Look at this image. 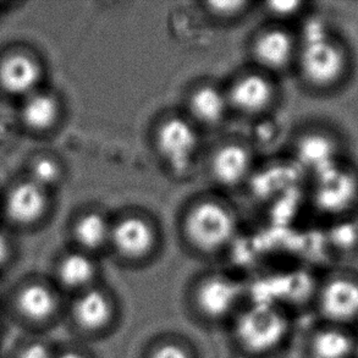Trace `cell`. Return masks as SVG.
Here are the masks:
<instances>
[{
	"instance_id": "1",
	"label": "cell",
	"mask_w": 358,
	"mask_h": 358,
	"mask_svg": "<svg viewBox=\"0 0 358 358\" xmlns=\"http://www.w3.org/2000/svg\"><path fill=\"white\" fill-rule=\"evenodd\" d=\"M296 54V73L308 92L335 97L349 91L358 73L352 41L333 21L310 16L302 26Z\"/></svg>"
},
{
	"instance_id": "2",
	"label": "cell",
	"mask_w": 358,
	"mask_h": 358,
	"mask_svg": "<svg viewBox=\"0 0 358 358\" xmlns=\"http://www.w3.org/2000/svg\"><path fill=\"white\" fill-rule=\"evenodd\" d=\"M66 301L47 274L32 271L0 294V313L21 334L49 335L63 325Z\"/></svg>"
},
{
	"instance_id": "3",
	"label": "cell",
	"mask_w": 358,
	"mask_h": 358,
	"mask_svg": "<svg viewBox=\"0 0 358 358\" xmlns=\"http://www.w3.org/2000/svg\"><path fill=\"white\" fill-rule=\"evenodd\" d=\"M225 329L231 348L242 357L271 358L290 343L294 320L285 306L248 299Z\"/></svg>"
},
{
	"instance_id": "4",
	"label": "cell",
	"mask_w": 358,
	"mask_h": 358,
	"mask_svg": "<svg viewBox=\"0 0 358 358\" xmlns=\"http://www.w3.org/2000/svg\"><path fill=\"white\" fill-rule=\"evenodd\" d=\"M248 300L246 286L234 276L207 271L196 276L185 291L184 308L189 320L206 329L227 328Z\"/></svg>"
},
{
	"instance_id": "5",
	"label": "cell",
	"mask_w": 358,
	"mask_h": 358,
	"mask_svg": "<svg viewBox=\"0 0 358 358\" xmlns=\"http://www.w3.org/2000/svg\"><path fill=\"white\" fill-rule=\"evenodd\" d=\"M122 315L119 296L102 281L68 299L63 327L73 340L87 345L112 336L120 328Z\"/></svg>"
},
{
	"instance_id": "6",
	"label": "cell",
	"mask_w": 358,
	"mask_h": 358,
	"mask_svg": "<svg viewBox=\"0 0 358 358\" xmlns=\"http://www.w3.org/2000/svg\"><path fill=\"white\" fill-rule=\"evenodd\" d=\"M310 178V202L323 218L335 225L358 218V159L355 155Z\"/></svg>"
},
{
	"instance_id": "7",
	"label": "cell",
	"mask_w": 358,
	"mask_h": 358,
	"mask_svg": "<svg viewBox=\"0 0 358 358\" xmlns=\"http://www.w3.org/2000/svg\"><path fill=\"white\" fill-rule=\"evenodd\" d=\"M54 194L19 175L0 191V224L14 234L43 229L54 210Z\"/></svg>"
},
{
	"instance_id": "8",
	"label": "cell",
	"mask_w": 358,
	"mask_h": 358,
	"mask_svg": "<svg viewBox=\"0 0 358 358\" xmlns=\"http://www.w3.org/2000/svg\"><path fill=\"white\" fill-rule=\"evenodd\" d=\"M238 220L227 204L214 199H202L192 204L182 220L184 238L201 256H213L231 242Z\"/></svg>"
},
{
	"instance_id": "9",
	"label": "cell",
	"mask_w": 358,
	"mask_h": 358,
	"mask_svg": "<svg viewBox=\"0 0 358 358\" xmlns=\"http://www.w3.org/2000/svg\"><path fill=\"white\" fill-rule=\"evenodd\" d=\"M48 64L34 44L9 42L0 47V97L20 102L48 85Z\"/></svg>"
},
{
	"instance_id": "10",
	"label": "cell",
	"mask_w": 358,
	"mask_h": 358,
	"mask_svg": "<svg viewBox=\"0 0 358 358\" xmlns=\"http://www.w3.org/2000/svg\"><path fill=\"white\" fill-rule=\"evenodd\" d=\"M352 155L354 150L349 135L331 124L315 126L301 134L296 140V162L308 176Z\"/></svg>"
},
{
	"instance_id": "11",
	"label": "cell",
	"mask_w": 358,
	"mask_h": 358,
	"mask_svg": "<svg viewBox=\"0 0 358 358\" xmlns=\"http://www.w3.org/2000/svg\"><path fill=\"white\" fill-rule=\"evenodd\" d=\"M159 235L155 224L141 214H127L112 225L109 248L127 266L145 264L157 252Z\"/></svg>"
},
{
	"instance_id": "12",
	"label": "cell",
	"mask_w": 358,
	"mask_h": 358,
	"mask_svg": "<svg viewBox=\"0 0 358 358\" xmlns=\"http://www.w3.org/2000/svg\"><path fill=\"white\" fill-rule=\"evenodd\" d=\"M315 308L325 324L345 327L358 320V275L336 271L317 286Z\"/></svg>"
},
{
	"instance_id": "13",
	"label": "cell",
	"mask_w": 358,
	"mask_h": 358,
	"mask_svg": "<svg viewBox=\"0 0 358 358\" xmlns=\"http://www.w3.org/2000/svg\"><path fill=\"white\" fill-rule=\"evenodd\" d=\"M155 143L166 166L175 174L184 175L194 164L199 152V130L189 117L171 115L157 127Z\"/></svg>"
},
{
	"instance_id": "14",
	"label": "cell",
	"mask_w": 358,
	"mask_h": 358,
	"mask_svg": "<svg viewBox=\"0 0 358 358\" xmlns=\"http://www.w3.org/2000/svg\"><path fill=\"white\" fill-rule=\"evenodd\" d=\"M65 106L60 93L44 86L16 103L15 120L29 138H47L58 131L64 120Z\"/></svg>"
},
{
	"instance_id": "15",
	"label": "cell",
	"mask_w": 358,
	"mask_h": 358,
	"mask_svg": "<svg viewBox=\"0 0 358 358\" xmlns=\"http://www.w3.org/2000/svg\"><path fill=\"white\" fill-rule=\"evenodd\" d=\"M45 274L66 299L81 294L103 281L97 257L73 247L58 253Z\"/></svg>"
},
{
	"instance_id": "16",
	"label": "cell",
	"mask_w": 358,
	"mask_h": 358,
	"mask_svg": "<svg viewBox=\"0 0 358 358\" xmlns=\"http://www.w3.org/2000/svg\"><path fill=\"white\" fill-rule=\"evenodd\" d=\"M299 37L284 27H269L257 34L251 53L257 65L266 71L294 68Z\"/></svg>"
},
{
	"instance_id": "17",
	"label": "cell",
	"mask_w": 358,
	"mask_h": 358,
	"mask_svg": "<svg viewBox=\"0 0 358 358\" xmlns=\"http://www.w3.org/2000/svg\"><path fill=\"white\" fill-rule=\"evenodd\" d=\"M227 96L230 108L245 115H258L275 101V86L266 73H247L234 81Z\"/></svg>"
},
{
	"instance_id": "18",
	"label": "cell",
	"mask_w": 358,
	"mask_h": 358,
	"mask_svg": "<svg viewBox=\"0 0 358 358\" xmlns=\"http://www.w3.org/2000/svg\"><path fill=\"white\" fill-rule=\"evenodd\" d=\"M253 155L247 145L230 142L214 150L209 162L210 175L224 187H235L251 174Z\"/></svg>"
},
{
	"instance_id": "19",
	"label": "cell",
	"mask_w": 358,
	"mask_h": 358,
	"mask_svg": "<svg viewBox=\"0 0 358 358\" xmlns=\"http://www.w3.org/2000/svg\"><path fill=\"white\" fill-rule=\"evenodd\" d=\"M112 225L102 212L83 210L69 225V238L73 248L97 257L99 252L109 248Z\"/></svg>"
},
{
	"instance_id": "20",
	"label": "cell",
	"mask_w": 358,
	"mask_h": 358,
	"mask_svg": "<svg viewBox=\"0 0 358 358\" xmlns=\"http://www.w3.org/2000/svg\"><path fill=\"white\" fill-rule=\"evenodd\" d=\"M357 341L339 325L323 324L312 330L306 340L308 358H354Z\"/></svg>"
},
{
	"instance_id": "21",
	"label": "cell",
	"mask_w": 358,
	"mask_h": 358,
	"mask_svg": "<svg viewBox=\"0 0 358 358\" xmlns=\"http://www.w3.org/2000/svg\"><path fill=\"white\" fill-rule=\"evenodd\" d=\"M189 119L201 125H218L230 109L227 91L212 83H202L194 87L187 98Z\"/></svg>"
},
{
	"instance_id": "22",
	"label": "cell",
	"mask_w": 358,
	"mask_h": 358,
	"mask_svg": "<svg viewBox=\"0 0 358 358\" xmlns=\"http://www.w3.org/2000/svg\"><path fill=\"white\" fill-rule=\"evenodd\" d=\"M21 175L55 194V191L65 182L66 166L63 159L54 152L36 150L24 160Z\"/></svg>"
},
{
	"instance_id": "23",
	"label": "cell",
	"mask_w": 358,
	"mask_h": 358,
	"mask_svg": "<svg viewBox=\"0 0 358 358\" xmlns=\"http://www.w3.org/2000/svg\"><path fill=\"white\" fill-rule=\"evenodd\" d=\"M138 358H199V350L185 335L168 331L152 336Z\"/></svg>"
},
{
	"instance_id": "24",
	"label": "cell",
	"mask_w": 358,
	"mask_h": 358,
	"mask_svg": "<svg viewBox=\"0 0 358 358\" xmlns=\"http://www.w3.org/2000/svg\"><path fill=\"white\" fill-rule=\"evenodd\" d=\"M57 346L49 335L21 334L3 358H54Z\"/></svg>"
},
{
	"instance_id": "25",
	"label": "cell",
	"mask_w": 358,
	"mask_h": 358,
	"mask_svg": "<svg viewBox=\"0 0 358 358\" xmlns=\"http://www.w3.org/2000/svg\"><path fill=\"white\" fill-rule=\"evenodd\" d=\"M19 259V246L16 236L9 229L0 224V278L5 276L16 266Z\"/></svg>"
},
{
	"instance_id": "26",
	"label": "cell",
	"mask_w": 358,
	"mask_h": 358,
	"mask_svg": "<svg viewBox=\"0 0 358 358\" xmlns=\"http://www.w3.org/2000/svg\"><path fill=\"white\" fill-rule=\"evenodd\" d=\"M206 10L210 16L219 20L238 19L245 14L250 3L238 1V0H218V1H207L204 3Z\"/></svg>"
},
{
	"instance_id": "27",
	"label": "cell",
	"mask_w": 358,
	"mask_h": 358,
	"mask_svg": "<svg viewBox=\"0 0 358 358\" xmlns=\"http://www.w3.org/2000/svg\"><path fill=\"white\" fill-rule=\"evenodd\" d=\"M310 4L302 1H271L266 3V11L276 19L290 20L305 14Z\"/></svg>"
},
{
	"instance_id": "28",
	"label": "cell",
	"mask_w": 358,
	"mask_h": 358,
	"mask_svg": "<svg viewBox=\"0 0 358 358\" xmlns=\"http://www.w3.org/2000/svg\"><path fill=\"white\" fill-rule=\"evenodd\" d=\"M54 358H97L87 345L78 341L62 343L57 346Z\"/></svg>"
},
{
	"instance_id": "29",
	"label": "cell",
	"mask_w": 358,
	"mask_h": 358,
	"mask_svg": "<svg viewBox=\"0 0 358 358\" xmlns=\"http://www.w3.org/2000/svg\"><path fill=\"white\" fill-rule=\"evenodd\" d=\"M15 6H21V3L0 0V17H4L5 15L10 14L14 10Z\"/></svg>"
},
{
	"instance_id": "30",
	"label": "cell",
	"mask_w": 358,
	"mask_h": 358,
	"mask_svg": "<svg viewBox=\"0 0 358 358\" xmlns=\"http://www.w3.org/2000/svg\"><path fill=\"white\" fill-rule=\"evenodd\" d=\"M354 358H358V343H357V348H356V352H355Z\"/></svg>"
}]
</instances>
